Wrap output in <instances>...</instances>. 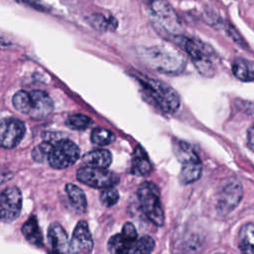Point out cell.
<instances>
[{"mask_svg": "<svg viewBox=\"0 0 254 254\" xmlns=\"http://www.w3.org/2000/svg\"><path fill=\"white\" fill-rule=\"evenodd\" d=\"M76 179L91 188L105 189L109 187H115L119 178L107 168H98L93 166H84L77 170Z\"/></svg>", "mask_w": 254, "mask_h": 254, "instance_id": "9", "label": "cell"}, {"mask_svg": "<svg viewBox=\"0 0 254 254\" xmlns=\"http://www.w3.org/2000/svg\"><path fill=\"white\" fill-rule=\"evenodd\" d=\"M13 105L18 111L33 119H44L54 109L52 98L43 90H19L13 96Z\"/></svg>", "mask_w": 254, "mask_h": 254, "instance_id": "2", "label": "cell"}, {"mask_svg": "<svg viewBox=\"0 0 254 254\" xmlns=\"http://www.w3.org/2000/svg\"><path fill=\"white\" fill-rule=\"evenodd\" d=\"M87 22L93 29L100 32L114 30L117 27L116 19L112 17H107L100 13H94L89 15L87 17Z\"/></svg>", "mask_w": 254, "mask_h": 254, "instance_id": "21", "label": "cell"}, {"mask_svg": "<svg viewBox=\"0 0 254 254\" xmlns=\"http://www.w3.org/2000/svg\"><path fill=\"white\" fill-rule=\"evenodd\" d=\"M93 248V240L86 221L77 222L71 239L68 244V252L71 253H89Z\"/></svg>", "mask_w": 254, "mask_h": 254, "instance_id": "13", "label": "cell"}, {"mask_svg": "<svg viewBox=\"0 0 254 254\" xmlns=\"http://www.w3.org/2000/svg\"><path fill=\"white\" fill-rule=\"evenodd\" d=\"M155 247V241L153 240L152 237L150 236H142L139 239L137 238L133 248H132V253L133 254H147V253H151L154 250Z\"/></svg>", "mask_w": 254, "mask_h": 254, "instance_id": "25", "label": "cell"}, {"mask_svg": "<svg viewBox=\"0 0 254 254\" xmlns=\"http://www.w3.org/2000/svg\"><path fill=\"white\" fill-rule=\"evenodd\" d=\"M22 208V194L17 187L6 188L0 193V218L10 222L18 218Z\"/></svg>", "mask_w": 254, "mask_h": 254, "instance_id": "12", "label": "cell"}, {"mask_svg": "<svg viewBox=\"0 0 254 254\" xmlns=\"http://www.w3.org/2000/svg\"><path fill=\"white\" fill-rule=\"evenodd\" d=\"M121 235L130 243H134L138 237L136 228L132 222H126L123 225Z\"/></svg>", "mask_w": 254, "mask_h": 254, "instance_id": "28", "label": "cell"}, {"mask_svg": "<svg viewBox=\"0 0 254 254\" xmlns=\"http://www.w3.org/2000/svg\"><path fill=\"white\" fill-rule=\"evenodd\" d=\"M175 154L182 164L179 180L182 184L188 185L196 182L202 171L201 162L192 147L184 141H179L175 145Z\"/></svg>", "mask_w": 254, "mask_h": 254, "instance_id": "6", "label": "cell"}, {"mask_svg": "<svg viewBox=\"0 0 254 254\" xmlns=\"http://www.w3.org/2000/svg\"><path fill=\"white\" fill-rule=\"evenodd\" d=\"M247 143L249 148L254 152V124L248 129L247 132Z\"/></svg>", "mask_w": 254, "mask_h": 254, "instance_id": "30", "label": "cell"}, {"mask_svg": "<svg viewBox=\"0 0 254 254\" xmlns=\"http://www.w3.org/2000/svg\"><path fill=\"white\" fill-rule=\"evenodd\" d=\"M78 146L68 139H61L53 143L48 155V163L55 169H65L72 166L79 158Z\"/></svg>", "mask_w": 254, "mask_h": 254, "instance_id": "7", "label": "cell"}, {"mask_svg": "<svg viewBox=\"0 0 254 254\" xmlns=\"http://www.w3.org/2000/svg\"><path fill=\"white\" fill-rule=\"evenodd\" d=\"M151 171L152 165L146 151L142 146L137 145L133 152L130 172L135 176H146Z\"/></svg>", "mask_w": 254, "mask_h": 254, "instance_id": "15", "label": "cell"}, {"mask_svg": "<svg viewBox=\"0 0 254 254\" xmlns=\"http://www.w3.org/2000/svg\"><path fill=\"white\" fill-rule=\"evenodd\" d=\"M174 41L179 45L190 58L198 72L206 77L213 76L215 67L210 58V49L203 43L190 39L183 35L174 36Z\"/></svg>", "mask_w": 254, "mask_h": 254, "instance_id": "4", "label": "cell"}, {"mask_svg": "<svg viewBox=\"0 0 254 254\" xmlns=\"http://www.w3.org/2000/svg\"><path fill=\"white\" fill-rule=\"evenodd\" d=\"M139 54L148 65L160 72L178 74L186 67L185 58L177 51L165 46L144 48Z\"/></svg>", "mask_w": 254, "mask_h": 254, "instance_id": "1", "label": "cell"}, {"mask_svg": "<svg viewBox=\"0 0 254 254\" xmlns=\"http://www.w3.org/2000/svg\"><path fill=\"white\" fill-rule=\"evenodd\" d=\"M142 1H144L145 3H149V4H151L154 0H142Z\"/></svg>", "mask_w": 254, "mask_h": 254, "instance_id": "32", "label": "cell"}, {"mask_svg": "<svg viewBox=\"0 0 254 254\" xmlns=\"http://www.w3.org/2000/svg\"><path fill=\"white\" fill-rule=\"evenodd\" d=\"M82 162L86 166L108 168L112 162V155L108 150L105 149L92 150L82 157Z\"/></svg>", "mask_w": 254, "mask_h": 254, "instance_id": "16", "label": "cell"}, {"mask_svg": "<svg viewBox=\"0 0 254 254\" xmlns=\"http://www.w3.org/2000/svg\"><path fill=\"white\" fill-rule=\"evenodd\" d=\"M232 72L242 81L254 80V63L245 59L237 58L232 63Z\"/></svg>", "mask_w": 254, "mask_h": 254, "instance_id": "17", "label": "cell"}, {"mask_svg": "<svg viewBox=\"0 0 254 254\" xmlns=\"http://www.w3.org/2000/svg\"><path fill=\"white\" fill-rule=\"evenodd\" d=\"M90 140L93 144L97 146H106L111 144L115 140V135L105 128L97 127L92 130Z\"/></svg>", "mask_w": 254, "mask_h": 254, "instance_id": "23", "label": "cell"}, {"mask_svg": "<svg viewBox=\"0 0 254 254\" xmlns=\"http://www.w3.org/2000/svg\"><path fill=\"white\" fill-rule=\"evenodd\" d=\"M151 12L152 21L156 28L173 36L179 35L181 30L179 18L167 1L154 0L151 3Z\"/></svg>", "mask_w": 254, "mask_h": 254, "instance_id": "8", "label": "cell"}, {"mask_svg": "<svg viewBox=\"0 0 254 254\" xmlns=\"http://www.w3.org/2000/svg\"><path fill=\"white\" fill-rule=\"evenodd\" d=\"M22 233L28 242L36 246H41L43 244L42 233L38 225L37 218L32 215L22 226Z\"/></svg>", "mask_w": 254, "mask_h": 254, "instance_id": "20", "label": "cell"}, {"mask_svg": "<svg viewBox=\"0 0 254 254\" xmlns=\"http://www.w3.org/2000/svg\"><path fill=\"white\" fill-rule=\"evenodd\" d=\"M145 93L164 112L173 113L180 107V97L177 91L164 81L145 77L139 78Z\"/></svg>", "mask_w": 254, "mask_h": 254, "instance_id": "3", "label": "cell"}, {"mask_svg": "<svg viewBox=\"0 0 254 254\" xmlns=\"http://www.w3.org/2000/svg\"><path fill=\"white\" fill-rule=\"evenodd\" d=\"M48 241L54 252H68V238L63 226L57 222L52 223L48 230Z\"/></svg>", "mask_w": 254, "mask_h": 254, "instance_id": "14", "label": "cell"}, {"mask_svg": "<svg viewBox=\"0 0 254 254\" xmlns=\"http://www.w3.org/2000/svg\"><path fill=\"white\" fill-rule=\"evenodd\" d=\"M243 195L241 183L236 179L228 180L220 189L216 199V210L221 215L229 214L239 204Z\"/></svg>", "mask_w": 254, "mask_h": 254, "instance_id": "10", "label": "cell"}, {"mask_svg": "<svg viewBox=\"0 0 254 254\" xmlns=\"http://www.w3.org/2000/svg\"><path fill=\"white\" fill-rule=\"evenodd\" d=\"M53 143L50 141H45L41 144H39L37 147L34 148L32 152V157L36 162H44L47 161L48 155L50 153V150L52 148Z\"/></svg>", "mask_w": 254, "mask_h": 254, "instance_id": "27", "label": "cell"}, {"mask_svg": "<svg viewBox=\"0 0 254 254\" xmlns=\"http://www.w3.org/2000/svg\"><path fill=\"white\" fill-rule=\"evenodd\" d=\"M238 238L240 251L254 254V224L250 222L244 224L239 231Z\"/></svg>", "mask_w": 254, "mask_h": 254, "instance_id": "19", "label": "cell"}, {"mask_svg": "<svg viewBox=\"0 0 254 254\" xmlns=\"http://www.w3.org/2000/svg\"><path fill=\"white\" fill-rule=\"evenodd\" d=\"M220 26L224 29L225 33H227V35L235 42L237 43L238 45L242 46V45H245V42L243 41V39L241 38V36L238 34V32L234 29V27H232L230 24H228L227 22H219Z\"/></svg>", "mask_w": 254, "mask_h": 254, "instance_id": "29", "label": "cell"}, {"mask_svg": "<svg viewBox=\"0 0 254 254\" xmlns=\"http://www.w3.org/2000/svg\"><path fill=\"white\" fill-rule=\"evenodd\" d=\"M140 207L152 223L162 226L165 221V214L158 187L151 182H144L137 190Z\"/></svg>", "mask_w": 254, "mask_h": 254, "instance_id": "5", "label": "cell"}, {"mask_svg": "<svg viewBox=\"0 0 254 254\" xmlns=\"http://www.w3.org/2000/svg\"><path fill=\"white\" fill-rule=\"evenodd\" d=\"M134 243L128 242L121 235V233H118L109 238L108 243H107V249L110 253H114V254L132 253V248H133Z\"/></svg>", "mask_w": 254, "mask_h": 254, "instance_id": "22", "label": "cell"}, {"mask_svg": "<svg viewBox=\"0 0 254 254\" xmlns=\"http://www.w3.org/2000/svg\"><path fill=\"white\" fill-rule=\"evenodd\" d=\"M65 191L74 209L78 213L85 212L87 202H86V197L83 190L73 184H67L65 186Z\"/></svg>", "mask_w": 254, "mask_h": 254, "instance_id": "18", "label": "cell"}, {"mask_svg": "<svg viewBox=\"0 0 254 254\" xmlns=\"http://www.w3.org/2000/svg\"><path fill=\"white\" fill-rule=\"evenodd\" d=\"M26 132L25 124L17 118L0 119V147L12 149L19 145Z\"/></svg>", "mask_w": 254, "mask_h": 254, "instance_id": "11", "label": "cell"}, {"mask_svg": "<svg viewBox=\"0 0 254 254\" xmlns=\"http://www.w3.org/2000/svg\"><path fill=\"white\" fill-rule=\"evenodd\" d=\"M118 199L119 192L116 189H114V187L105 188L100 193V202L106 207L113 206L115 203H117Z\"/></svg>", "mask_w": 254, "mask_h": 254, "instance_id": "26", "label": "cell"}, {"mask_svg": "<svg viewBox=\"0 0 254 254\" xmlns=\"http://www.w3.org/2000/svg\"><path fill=\"white\" fill-rule=\"evenodd\" d=\"M91 119L83 114H72L67 117L65 124L73 130H84L91 125Z\"/></svg>", "mask_w": 254, "mask_h": 254, "instance_id": "24", "label": "cell"}, {"mask_svg": "<svg viewBox=\"0 0 254 254\" xmlns=\"http://www.w3.org/2000/svg\"><path fill=\"white\" fill-rule=\"evenodd\" d=\"M20 2H23L27 5H30V6H33L34 8H37V9H43V6L40 4V1L39 0H18Z\"/></svg>", "mask_w": 254, "mask_h": 254, "instance_id": "31", "label": "cell"}]
</instances>
